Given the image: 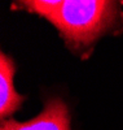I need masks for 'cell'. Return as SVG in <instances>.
Returning a JSON list of instances; mask_svg holds the SVG:
<instances>
[{
  "label": "cell",
  "mask_w": 123,
  "mask_h": 130,
  "mask_svg": "<svg viewBox=\"0 0 123 130\" xmlns=\"http://www.w3.org/2000/svg\"><path fill=\"white\" fill-rule=\"evenodd\" d=\"M0 130H70L68 107L61 99L49 100L35 118L27 122H17L12 118L3 120Z\"/></svg>",
  "instance_id": "2"
},
{
  "label": "cell",
  "mask_w": 123,
  "mask_h": 130,
  "mask_svg": "<svg viewBox=\"0 0 123 130\" xmlns=\"http://www.w3.org/2000/svg\"><path fill=\"white\" fill-rule=\"evenodd\" d=\"M117 3L106 0H62L47 17L74 46H88L114 22Z\"/></svg>",
  "instance_id": "1"
},
{
  "label": "cell",
  "mask_w": 123,
  "mask_h": 130,
  "mask_svg": "<svg viewBox=\"0 0 123 130\" xmlns=\"http://www.w3.org/2000/svg\"><path fill=\"white\" fill-rule=\"evenodd\" d=\"M14 64L7 55H0V115L5 118L19 108L24 96L18 95L13 89Z\"/></svg>",
  "instance_id": "3"
}]
</instances>
